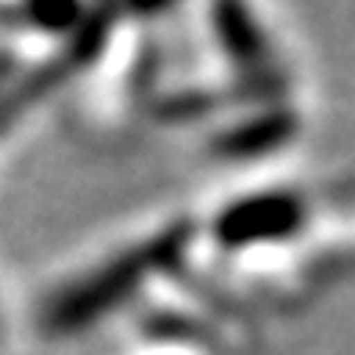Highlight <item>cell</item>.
Listing matches in <instances>:
<instances>
[{"label":"cell","mask_w":355,"mask_h":355,"mask_svg":"<svg viewBox=\"0 0 355 355\" xmlns=\"http://www.w3.org/2000/svg\"><path fill=\"white\" fill-rule=\"evenodd\" d=\"M301 221V203L297 200H257L254 207H243L239 218L232 221L236 239H272L286 236Z\"/></svg>","instance_id":"6da1fadb"}]
</instances>
